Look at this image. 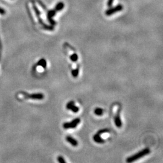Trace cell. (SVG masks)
<instances>
[{
  "label": "cell",
  "mask_w": 163,
  "mask_h": 163,
  "mask_svg": "<svg viewBox=\"0 0 163 163\" xmlns=\"http://www.w3.org/2000/svg\"><path fill=\"white\" fill-rule=\"evenodd\" d=\"M150 152V150L149 149L146 148V149H144L141 150L140 152L137 153L136 154L134 155L128 157V158H127L126 161L128 162H134L135 161L138 160L140 158H142V157L146 156L148 154H149Z\"/></svg>",
  "instance_id": "1"
},
{
  "label": "cell",
  "mask_w": 163,
  "mask_h": 163,
  "mask_svg": "<svg viewBox=\"0 0 163 163\" xmlns=\"http://www.w3.org/2000/svg\"><path fill=\"white\" fill-rule=\"evenodd\" d=\"M80 122V118H75L74 120L71 121L70 122H66L63 125V127L64 129H73L76 128L79 123Z\"/></svg>",
  "instance_id": "2"
},
{
  "label": "cell",
  "mask_w": 163,
  "mask_h": 163,
  "mask_svg": "<svg viewBox=\"0 0 163 163\" xmlns=\"http://www.w3.org/2000/svg\"><path fill=\"white\" fill-rule=\"evenodd\" d=\"M109 132V130L108 129H102V130L99 131L96 134H95L94 137H93V140L95 142H96L97 143H103L105 142V140L101 137V135L103 133L105 132Z\"/></svg>",
  "instance_id": "3"
},
{
  "label": "cell",
  "mask_w": 163,
  "mask_h": 163,
  "mask_svg": "<svg viewBox=\"0 0 163 163\" xmlns=\"http://www.w3.org/2000/svg\"><path fill=\"white\" fill-rule=\"evenodd\" d=\"M24 94H25L24 97L25 98L34 99V100H42L44 98V95L42 93H35L33 94H25V93H24Z\"/></svg>",
  "instance_id": "4"
},
{
  "label": "cell",
  "mask_w": 163,
  "mask_h": 163,
  "mask_svg": "<svg viewBox=\"0 0 163 163\" xmlns=\"http://www.w3.org/2000/svg\"><path fill=\"white\" fill-rule=\"evenodd\" d=\"M67 108L72 111V112L76 113L77 112H79V107H77V106L75 105V103L73 101H71V102H68L67 105Z\"/></svg>",
  "instance_id": "5"
},
{
  "label": "cell",
  "mask_w": 163,
  "mask_h": 163,
  "mask_svg": "<svg viewBox=\"0 0 163 163\" xmlns=\"http://www.w3.org/2000/svg\"><path fill=\"white\" fill-rule=\"evenodd\" d=\"M114 122L117 128H120L122 126V122L120 116V111H118L114 116Z\"/></svg>",
  "instance_id": "6"
},
{
  "label": "cell",
  "mask_w": 163,
  "mask_h": 163,
  "mask_svg": "<svg viewBox=\"0 0 163 163\" xmlns=\"http://www.w3.org/2000/svg\"><path fill=\"white\" fill-rule=\"evenodd\" d=\"M122 9H123L122 6V5H118L116 7H114V8H112V9H109L108 10H107L106 12V15H108V16L111 15H112V14H114V13L117 12L121 11L122 10Z\"/></svg>",
  "instance_id": "7"
},
{
  "label": "cell",
  "mask_w": 163,
  "mask_h": 163,
  "mask_svg": "<svg viewBox=\"0 0 163 163\" xmlns=\"http://www.w3.org/2000/svg\"><path fill=\"white\" fill-rule=\"evenodd\" d=\"M66 140L68 142L69 144L72 145L73 146H78V142L76 140H75L74 138H73L71 136H67L66 137Z\"/></svg>",
  "instance_id": "8"
},
{
  "label": "cell",
  "mask_w": 163,
  "mask_h": 163,
  "mask_svg": "<svg viewBox=\"0 0 163 163\" xmlns=\"http://www.w3.org/2000/svg\"><path fill=\"white\" fill-rule=\"evenodd\" d=\"M94 112L96 116H102L103 114V109L100 108H97L94 109Z\"/></svg>",
  "instance_id": "9"
},
{
  "label": "cell",
  "mask_w": 163,
  "mask_h": 163,
  "mask_svg": "<svg viewBox=\"0 0 163 163\" xmlns=\"http://www.w3.org/2000/svg\"><path fill=\"white\" fill-rule=\"evenodd\" d=\"M37 65H39V66L42 67L44 68H45L47 67V62L44 59H42L38 62V63H37Z\"/></svg>",
  "instance_id": "10"
},
{
  "label": "cell",
  "mask_w": 163,
  "mask_h": 163,
  "mask_svg": "<svg viewBox=\"0 0 163 163\" xmlns=\"http://www.w3.org/2000/svg\"><path fill=\"white\" fill-rule=\"evenodd\" d=\"M69 59L70 60L73 62H76L77 60H78V56L76 54V53H73L72 55H70L69 56Z\"/></svg>",
  "instance_id": "11"
},
{
  "label": "cell",
  "mask_w": 163,
  "mask_h": 163,
  "mask_svg": "<svg viewBox=\"0 0 163 163\" xmlns=\"http://www.w3.org/2000/svg\"><path fill=\"white\" fill-rule=\"evenodd\" d=\"M79 68H75L74 69H73V70H72V75H73V76L74 77V78H75V77H77V76H78V75H79Z\"/></svg>",
  "instance_id": "12"
},
{
  "label": "cell",
  "mask_w": 163,
  "mask_h": 163,
  "mask_svg": "<svg viewBox=\"0 0 163 163\" xmlns=\"http://www.w3.org/2000/svg\"><path fill=\"white\" fill-rule=\"evenodd\" d=\"M57 161H58V162L60 163H66V161H65L64 158L61 156H58V158H57Z\"/></svg>",
  "instance_id": "13"
},
{
  "label": "cell",
  "mask_w": 163,
  "mask_h": 163,
  "mask_svg": "<svg viewBox=\"0 0 163 163\" xmlns=\"http://www.w3.org/2000/svg\"><path fill=\"white\" fill-rule=\"evenodd\" d=\"M63 4L62 3H59L58 5L57 6H56V10H57H57H61V9H62V8H63Z\"/></svg>",
  "instance_id": "14"
},
{
  "label": "cell",
  "mask_w": 163,
  "mask_h": 163,
  "mask_svg": "<svg viewBox=\"0 0 163 163\" xmlns=\"http://www.w3.org/2000/svg\"><path fill=\"white\" fill-rule=\"evenodd\" d=\"M0 14L1 15H5L6 14V10L4 9H2L1 7H0Z\"/></svg>",
  "instance_id": "15"
},
{
  "label": "cell",
  "mask_w": 163,
  "mask_h": 163,
  "mask_svg": "<svg viewBox=\"0 0 163 163\" xmlns=\"http://www.w3.org/2000/svg\"><path fill=\"white\" fill-rule=\"evenodd\" d=\"M112 2H113V0H108V6L109 7L111 6V5H112Z\"/></svg>",
  "instance_id": "16"
}]
</instances>
